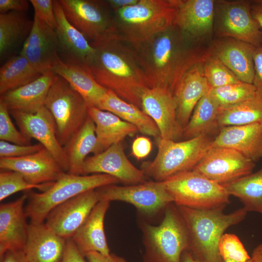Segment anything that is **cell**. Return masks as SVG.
<instances>
[{"label": "cell", "instance_id": "37", "mask_svg": "<svg viewBox=\"0 0 262 262\" xmlns=\"http://www.w3.org/2000/svg\"><path fill=\"white\" fill-rule=\"evenodd\" d=\"M41 74L20 54L12 57L0 69V96L36 80Z\"/></svg>", "mask_w": 262, "mask_h": 262}, {"label": "cell", "instance_id": "26", "mask_svg": "<svg viewBox=\"0 0 262 262\" xmlns=\"http://www.w3.org/2000/svg\"><path fill=\"white\" fill-rule=\"evenodd\" d=\"M66 242L44 222L30 223L24 251L29 262H61Z\"/></svg>", "mask_w": 262, "mask_h": 262}, {"label": "cell", "instance_id": "22", "mask_svg": "<svg viewBox=\"0 0 262 262\" xmlns=\"http://www.w3.org/2000/svg\"><path fill=\"white\" fill-rule=\"evenodd\" d=\"M256 47L230 37H220L209 49L241 82L253 84L255 76L253 53Z\"/></svg>", "mask_w": 262, "mask_h": 262}, {"label": "cell", "instance_id": "30", "mask_svg": "<svg viewBox=\"0 0 262 262\" xmlns=\"http://www.w3.org/2000/svg\"><path fill=\"white\" fill-rule=\"evenodd\" d=\"M88 114L95 125L97 154L138 131L135 126L110 112L90 107Z\"/></svg>", "mask_w": 262, "mask_h": 262}, {"label": "cell", "instance_id": "51", "mask_svg": "<svg viewBox=\"0 0 262 262\" xmlns=\"http://www.w3.org/2000/svg\"><path fill=\"white\" fill-rule=\"evenodd\" d=\"M139 0H109L107 2L113 12L135 4Z\"/></svg>", "mask_w": 262, "mask_h": 262}, {"label": "cell", "instance_id": "1", "mask_svg": "<svg viewBox=\"0 0 262 262\" xmlns=\"http://www.w3.org/2000/svg\"><path fill=\"white\" fill-rule=\"evenodd\" d=\"M188 36L176 25L132 46L150 88L161 87L173 94L183 75L204 61L209 49Z\"/></svg>", "mask_w": 262, "mask_h": 262}, {"label": "cell", "instance_id": "36", "mask_svg": "<svg viewBox=\"0 0 262 262\" xmlns=\"http://www.w3.org/2000/svg\"><path fill=\"white\" fill-rule=\"evenodd\" d=\"M222 185L230 196L241 201L246 211L262 214V167L255 173Z\"/></svg>", "mask_w": 262, "mask_h": 262}, {"label": "cell", "instance_id": "23", "mask_svg": "<svg viewBox=\"0 0 262 262\" xmlns=\"http://www.w3.org/2000/svg\"><path fill=\"white\" fill-rule=\"evenodd\" d=\"M28 194L0 206V257L6 251L25 249L29 224L24 205Z\"/></svg>", "mask_w": 262, "mask_h": 262}, {"label": "cell", "instance_id": "15", "mask_svg": "<svg viewBox=\"0 0 262 262\" xmlns=\"http://www.w3.org/2000/svg\"><path fill=\"white\" fill-rule=\"evenodd\" d=\"M99 201L96 189L86 191L53 208L44 223L61 237L71 238Z\"/></svg>", "mask_w": 262, "mask_h": 262}, {"label": "cell", "instance_id": "6", "mask_svg": "<svg viewBox=\"0 0 262 262\" xmlns=\"http://www.w3.org/2000/svg\"><path fill=\"white\" fill-rule=\"evenodd\" d=\"M119 182L107 174L80 175L65 172L46 191L28 193L26 215L30 223H43L53 208L71 198L86 191Z\"/></svg>", "mask_w": 262, "mask_h": 262}, {"label": "cell", "instance_id": "28", "mask_svg": "<svg viewBox=\"0 0 262 262\" xmlns=\"http://www.w3.org/2000/svg\"><path fill=\"white\" fill-rule=\"evenodd\" d=\"M110 204L109 201L99 200L71 238L83 256L90 252L104 255L110 254L104 228L105 215Z\"/></svg>", "mask_w": 262, "mask_h": 262}, {"label": "cell", "instance_id": "41", "mask_svg": "<svg viewBox=\"0 0 262 262\" xmlns=\"http://www.w3.org/2000/svg\"><path fill=\"white\" fill-rule=\"evenodd\" d=\"M218 250L223 261L229 259L246 262L251 259L239 238L233 234L224 233L221 236L218 243Z\"/></svg>", "mask_w": 262, "mask_h": 262}, {"label": "cell", "instance_id": "52", "mask_svg": "<svg viewBox=\"0 0 262 262\" xmlns=\"http://www.w3.org/2000/svg\"><path fill=\"white\" fill-rule=\"evenodd\" d=\"M251 11L253 16L259 23L262 32V4L252 1Z\"/></svg>", "mask_w": 262, "mask_h": 262}, {"label": "cell", "instance_id": "29", "mask_svg": "<svg viewBox=\"0 0 262 262\" xmlns=\"http://www.w3.org/2000/svg\"><path fill=\"white\" fill-rule=\"evenodd\" d=\"M51 71L66 80L82 96L89 107H98L108 89L96 80L87 66L61 59Z\"/></svg>", "mask_w": 262, "mask_h": 262}, {"label": "cell", "instance_id": "10", "mask_svg": "<svg viewBox=\"0 0 262 262\" xmlns=\"http://www.w3.org/2000/svg\"><path fill=\"white\" fill-rule=\"evenodd\" d=\"M99 200L120 201L134 206L143 215L152 218L173 203L163 181L118 186L109 184L96 189Z\"/></svg>", "mask_w": 262, "mask_h": 262}, {"label": "cell", "instance_id": "43", "mask_svg": "<svg viewBox=\"0 0 262 262\" xmlns=\"http://www.w3.org/2000/svg\"><path fill=\"white\" fill-rule=\"evenodd\" d=\"M40 143L20 145L3 140L0 141V157H20L36 153L44 148Z\"/></svg>", "mask_w": 262, "mask_h": 262}, {"label": "cell", "instance_id": "7", "mask_svg": "<svg viewBox=\"0 0 262 262\" xmlns=\"http://www.w3.org/2000/svg\"><path fill=\"white\" fill-rule=\"evenodd\" d=\"M213 138L201 135L183 141L158 138L154 159L144 163L141 170L155 181H163L176 174L192 170L212 147Z\"/></svg>", "mask_w": 262, "mask_h": 262}, {"label": "cell", "instance_id": "34", "mask_svg": "<svg viewBox=\"0 0 262 262\" xmlns=\"http://www.w3.org/2000/svg\"><path fill=\"white\" fill-rule=\"evenodd\" d=\"M25 12L11 11L0 14V56L5 57L25 42L33 26Z\"/></svg>", "mask_w": 262, "mask_h": 262}, {"label": "cell", "instance_id": "35", "mask_svg": "<svg viewBox=\"0 0 262 262\" xmlns=\"http://www.w3.org/2000/svg\"><path fill=\"white\" fill-rule=\"evenodd\" d=\"M220 128L262 122V94L238 104L220 107L218 114Z\"/></svg>", "mask_w": 262, "mask_h": 262}, {"label": "cell", "instance_id": "4", "mask_svg": "<svg viewBox=\"0 0 262 262\" xmlns=\"http://www.w3.org/2000/svg\"><path fill=\"white\" fill-rule=\"evenodd\" d=\"M180 0H139L114 12L119 37L134 46L175 25Z\"/></svg>", "mask_w": 262, "mask_h": 262}, {"label": "cell", "instance_id": "55", "mask_svg": "<svg viewBox=\"0 0 262 262\" xmlns=\"http://www.w3.org/2000/svg\"><path fill=\"white\" fill-rule=\"evenodd\" d=\"M224 262H236V261L229 260V259H226L224 260ZM246 262H250V260Z\"/></svg>", "mask_w": 262, "mask_h": 262}, {"label": "cell", "instance_id": "17", "mask_svg": "<svg viewBox=\"0 0 262 262\" xmlns=\"http://www.w3.org/2000/svg\"><path fill=\"white\" fill-rule=\"evenodd\" d=\"M20 54L41 74L51 70L61 59L55 30L34 15L31 31Z\"/></svg>", "mask_w": 262, "mask_h": 262}, {"label": "cell", "instance_id": "49", "mask_svg": "<svg viewBox=\"0 0 262 262\" xmlns=\"http://www.w3.org/2000/svg\"><path fill=\"white\" fill-rule=\"evenodd\" d=\"M84 257L88 262H127L124 258L111 253L104 255L98 252H90Z\"/></svg>", "mask_w": 262, "mask_h": 262}, {"label": "cell", "instance_id": "18", "mask_svg": "<svg viewBox=\"0 0 262 262\" xmlns=\"http://www.w3.org/2000/svg\"><path fill=\"white\" fill-rule=\"evenodd\" d=\"M104 174L129 185L144 182L146 176L128 159L121 143L114 144L100 153L86 158L82 175Z\"/></svg>", "mask_w": 262, "mask_h": 262}, {"label": "cell", "instance_id": "13", "mask_svg": "<svg viewBox=\"0 0 262 262\" xmlns=\"http://www.w3.org/2000/svg\"><path fill=\"white\" fill-rule=\"evenodd\" d=\"M254 162L236 150L211 147L192 169L219 184H227L251 174Z\"/></svg>", "mask_w": 262, "mask_h": 262}, {"label": "cell", "instance_id": "11", "mask_svg": "<svg viewBox=\"0 0 262 262\" xmlns=\"http://www.w3.org/2000/svg\"><path fill=\"white\" fill-rule=\"evenodd\" d=\"M252 2L215 0L214 27L220 37H230L256 47L262 45V32L251 11Z\"/></svg>", "mask_w": 262, "mask_h": 262}, {"label": "cell", "instance_id": "32", "mask_svg": "<svg viewBox=\"0 0 262 262\" xmlns=\"http://www.w3.org/2000/svg\"><path fill=\"white\" fill-rule=\"evenodd\" d=\"M98 108L115 115L135 126L143 134L160 137L157 126L149 116L141 109L122 99L110 90H107Z\"/></svg>", "mask_w": 262, "mask_h": 262}, {"label": "cell", "instance_id": "56", "mask_svg": "<svg viewBox=\"0 0 262 262\" xmlns=\"http://www.w3.org/2000/svg\"><path fill=\"white\" fill-rule=\"evenodd\" d=\"M252 1L262 4V0H253Z\"/></svg>", "mask_w": 262, "mask_h": 262}, {"label": "cell", "instance_id": "14", "mask_svg": "<svg viewBox=\"0 0 262 262\" xmlns=\"http://www.w3.org/2000/svg\"><path fill=\"white\" fill-rule=\"evenodd\" d=\"M9 111L21 132L30 140H37L67 172L68 162L64 147L57 138L55 122L49 111L45 106L34 113Z\"/></svg>", "mask_w": 262, "mask_h": 262}, {"label": "cell", "instance_id": "53", "mask_svg": "<svg viewBox=\"0 0 262 262\" xmlns=\"http://www.w3.org/2000/svg\"><path fill=\"white\" fill-rule=\"evenodd\" d=\"M250 262H262V243L258 245L253 249Z\"/></svg>", "mask_w": 262, "mask_h": 262}, {"label": "cell", "instance_id": "16", "mask_svg": "<svg viewBox=\"0 0 262 262\" xmlns=\"http://www.w3.org/2000/svg\"><path fill=\"white\" fill-rule=\"evenodd\" d=\"M141 109L156 124L160 138L177 141L182 137L176 102L170 91L158 87L147 88L141 97Z\"/></svg>", "mask_w": 262, "mask_h": 262}, {"label": "cell", "instance_id": "33", "mask_svg": "<svg viewBox=\"0 0 262 262\" xmlns=\"http://www.w3.org/2000/svg\"><path fill=\"white\" fill-rule=\"evenodd\" d=\"M219 105L210 91L196 106L191 118L183 129L182 137L192 139L201 135H208L220 131L218 123Z\"/></svg>", "mask_w": 262, "mask_h": 262}, {"label": "cell", "instance_id": "9", "mask_svg": "<svg viewBox=\"0 0 262 262\" xmlns=\"http://www.w3.org/2000/svg\"><path fill=\"white\" fill-rule=\"evenodd\" d=\"M45 107L54 120L57 137L63 147L82 127L89 116V107L84 98L59 76L49 90Z\"/></svg>", "mask_w": 262, "mask_h": 262}, {"label": "cell", "instance_id": "44", "mask_svg": "<svg viewBox=\"0 0 262 262\" xmlns=\"http://www.w3.org/2000/svg\"><path fill=\"white\" fill-rule=\"evenodd\" d=\"M34 10V16L55 30L56 19L54 11L53 0H30Z\"/></svg>", "mask_w": 262, "mask_h": 262}, {"label": "cell", "instance_id": "54", "mask_svg": "<svg viewBox=\"0 0 262 262\" xmlns=\"http://www.w3.org/2000/svg\"><path fill=\"white\" fill-rule=\"evenodd\" d=\"M181 262H200L195 259L187 250L184 251L181 256Z\"/></svg>", "mask_w": 262, "mask_h": 262}, {"label": "cell", "instance_id": "38", "mask_svg": "<svg viewBox=\"0 0 262 262\" xmlns=\"http://www.w3.org/2000/svg\"><path fill=\"white\" fill-rule=\"evenodd\" d=\"M210 93L220 107L233 105L254 97L257 91L253 84L241 82L211 88Z\"/></svg>", "mask_w": 262, "mask_h": 262}, {"label": "cell", "instance_id": "31", "mask_svg": "<svg viewBox=\"0 0 262 262\" xmlns=\"http://www.w3.org/2000/svg\"><path fill=\"white\" fill-rule=\"evenodd\" d=\"M97 146L95 125L89 115L82 127L63 147L68 164L66 173L82 175L86 156L90 153L97 154Z\"/></svg>", "mask_w": 262, "mask_h": 262}, {"label": "cell", "instance_id": "46", "mask_svg": "<svg viewBox=\"0 0 262 262\" xmlns=\"http://www.w3.org/2000/svg\"><path fill=\"white\" fill-rule=\"evenodd\" d=\"M255 76L253 84L257 92L262 94V45L256 47L253 53Z\"/></svg>", "mask_w": 262, "mask_h": 262}, {"label": "cell", "instance_id": "19", "mask_svg": "<svg viewBox=\"0 0 262 262\" xmlns=\"http://www.w3.org/2000/svg\"><path fill=\"white\" fill-rule=\"evenodd\" d=\"M0 168L17 172L29 182L36 185L55 182L65 173L45 148L23 157L0 158Z\"/></svg>", "mask_w": 262, "mask_h": 262}, {"label": "cell", "instance_id": "21", "mask_svg": "<svg viewBox=\"0 0 262 262\" xmlns=\"http://www.w3.org/2000/svg\"><path fill=\"white\" fill-rule=\"evenodd\" d=\"M215 0H180L175 25L192 39L201 42L214 29Z\"/></svg>", "mask_w": 262, "mask_h": 262}, {"label": "cell", "instance_id": "25", "mask_svg": "<svg viewBox=\"0 0 262 262\" xmlns=\"http://www.w3.org/2000/svg\"><path fill=\"white\" fill-rule=\"evenodd\" d=\"M212 147L234 149L255 163L262 158V122L221 128Z\"/></svg>", "mask_w": 262, "mask_h": 262}, {"label": "cell", "instance_id": "47", "mask_svg": "<svg viewBox=\"0 0 262 262\" xmlns=\"http://www.w3.org/2000/svg\"><path fill=\"white\" fill-rule=\"evenodd\" d=\"M26 0H0V14L11 11L25 12L29 7Z\"/></svg>", "mask_w": 262, "mask_h": 262}, {"label": "cell", "instance_id": "39", "mask_svg": "<svg viewBox=\"0 0 262 262\" xmlns=\"http://www.w3.org/2000/svg\"><path fill=\"white\" fill-rule=\"evenodd\" d=\"M205 77L211 88L241 82L235 74L209 52L203 62Z\"/></svg>", "mask_w": 262, "mask_h": 262}, {"label": "cell", "instance_id": "45", "mask_svg": "<svg viewBox=\"0 0 262 262\" xmlns=\"http://www.w3.org/2000/svg\"><path fill=\"white\" fill-rule=\"evenodd\" d=\"M152 143L150 140L145 136H138L131 146L132 155L138 160L146 158L150 153Z\"/></svg>", "mask_w": 262, "mask_h": 262}, {"label": "cell", "instance_id": "48", "mask_svg": "<svg viewBox=\"0 0 262 262\" xmlns=\"http://www.w3.org/2000/svg\"><path fill=\"white\" fill-rule=\"evenodd\" d=\"M71 238L66 240V249L61 262H86Z\"/></svg>", "mask_w": 262, "mask_h": 262}, {"label": "cell", "instance_id": "3", "mask_svg": "<svg viewBox=\"0 0 262 262\" xmlns=\"http://www.w3.org/2000/svg\"><path fill=\"white\" fill-rule=\"evenodd\" d=\"M177 207L188 232L187 251L200 262H224L218 250L219 240L228 228L245 218L247 212L243 207L226 214L225 207L207 209Z\"/></svg>", "mask_w": 262, "mask_h": 262}, {"label": "cell", "instance_id": "5", "mask_svg": "<svg viewBox=\"0 0 262 262\" xmlns=\"http://www.w3.org/2000/svg\"><path fill=\"white\" fill-rule=\"evenodd\" d=\"M144 246V262H181L188 247V235L178 207L173 203L164 211L160 224L141 221L140 223Z\"/></svg>", "mask_w": 262, "mask_h": 262}, {"label": "cell", "instance_id": "42", "mask_svg": "<svg viewBox=\"0 0 262 262\" xmlns=\"http://www.w3.org/2000/svg\"><path fill=\"white\" fill-rule=\"evenodd\" d=\"M10 111L4 102L0 98V139L20 145H31V140L26 137L14 125Z\"/></svg>", "mask_w": 262, "mask_h": 262}, {"label": "cell", "instance_id": "2", "mask_svg": "<svg viewBox=\"0 0 262 262\" xmlns=\"http://www.w3.org/2000/svg\"><path fill=\"white\" fill-rule=\"evenodd\" d=\"M91 44L96 53L88 67L96 80L122 99L141 109L142 96L150 86L133 47L117 34Z\"/></svg>", "mask_w": 262, "mask_h": 262}, {"label": "cell", "instance_id": "12", "mask_svg": "<svg viewBox=\"0 0 262 262\" xmlns=\"http://www.w3.org/2000/svg\"><path fill=\"white\" fill-rule=\"evenodd\" d=\"M68 20L91 43L117 34L107 0H60Z\"/></svg>", "mask_w": 262, "mask_h": 262}, {"label": "cell", "instance_id": "20", "mask_svg": "<svg viewBox=\"0 0 262 262\" xmlns=\"http://www.w3.org/2000/svg\"><path fill=\"white\" fill-rule=\"evenodd\" d=\"M56 19L55 31L58 39L59 53L62 61L90 65L94 58L96 49L86 37L67 19L59 0H53Z\"/></svg>", "mask_w": 262, "mask_h": 262}, {"label": "cell", "instance_id": "40", "mask_svg": "<svg viewBox=\"0 0 262 262\" xmlns=\"http://www.w3.org/2000/svg\"><path fill=\"white\" fill-rule=\"evenodd\" d=\"M54 182L42 184L29 182L19 173L12 170H1L0 172V201L16 192L37 189L43 192L49 189Z\"/></svg>", "mask_w": 262, "mask_h": 262}, {"label": "cell", "instance_id": "27", "mask_svg": "<svg viewBox=\"0 0 262 262\" xmlns=\"http://www.w3.org/2000/svg\"><path fill=\"white\" fill-rule=\"evenodd\" d=\"M57 75L51 70L36 80L0 96L9 111L34 113L45 106L49 90Z\"/></svg>", "mask_w": 262, "mask_h": 262}, {"label": "cell", "instance_id": "8", "mask_svg": "<svg viewBox=\"0 0 262 262\" xmlns=\"http://www.w3.org/2000/svg\"><path fill=\"white\" fill-rule=\"evenodd\" d=\"M177 206L198 209L226 207L230 195L219 184L191 170L172 176L163 180Z\"/></svg>", "mask_w": 262, "mask_h": 262}, {"label": "cell", "instance_id": "50", "mask_svg": "<svg viewBox=\"0 0 262 262\" xmlns=\"http://www.w3.org/2000/svg\"><path fill=\"white\" fill-rule=\"evenodd\" d=\"M0 262H29L24 249L6 251L0 257Z\"/></svg>", "mask_w": 262, "mask_h": 262}, {"label": "cell", "instance_id": "24", "mask_svg": "<svg viewBox=\"0 0 262 262\" xmlns=\"http://www.w3.org/2000/svg\"><path fill=\"white\" fill-rule=\"evenodd\" d=\"M203 62L196 64L183 75L174 92L177 117L183 128L200 99L211 89L204 73Z\"/></svg>", "mask_w": 262, "mask_h": 262}]
</instances>
